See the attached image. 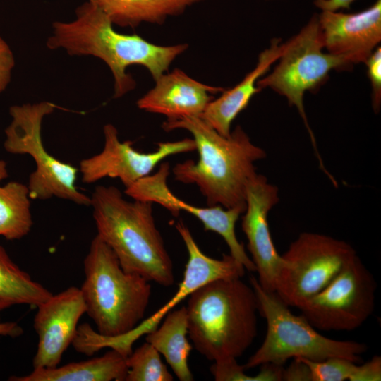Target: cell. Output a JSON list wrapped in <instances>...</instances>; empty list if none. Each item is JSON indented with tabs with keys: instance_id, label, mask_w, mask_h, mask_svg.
I'll use <instances>...</instances> for the list:
<instances>
[{
	"instance_id": "3",
	"label": "cell",
	"mask_w": 381,
	"mask_h": 381,
	"mask_svg": "<svg viewBox=\"0 0 381 381\" xmlns=\"http://www.w3.org/2000/svg\"><path fill=\"white\" fill-rule=\"evenodd\" d=\"M90 205L97 234L126 272L164 286L175 281L172 260L153 215V203L127 200L115 186H98Z\"/></svg>"
},
{
	"instance_id": "5",
	"label": "cell",
	"mask_w": 381,
	"mask_h": 381,
	"mask_svg": "<svg viewBox=\"0 0 381 381\" xmlns=\"http://www.w3.org/2000/svg\"><path fill=\"white\" fill-rule=\"evenodd\" d=\"M80 288L86 313L106 337H119L143 319L152 294L150 282L126 272L109 246L96 235L84 259Z\"/></svg>"
},
{
	"instance_id": "1",
	"label": "cell",
	"mask_w": 381,
	"mask_h": 381,
	"mask_svg": "<svg viewBox=\"0 0 381 381\" xmlns=\"http://www.w3.org/2000/svg\"><path fill=\"white\" fill-rule=\"evenodd\" d=\"M166 131L184 129L190 133L199 159L175 164L174 179L186 184H195L208 206L246 210V188L257 174L254 165L266 157V152L254 145L239 126L224 137L201 118L183 117L162 123Z\"/></svg>"
},
{
	"instance_id": "21",
	"label": "cell",
	"mask_w": 381,
	"mask_h": 381,
	"mask_svg": "<svg viewBox=\"0 0 381 381\" xmlns=\"http://www.w3.org/2000/svg\"><path fill=\"white\" fill-rule=\"evenodd\" d=\"M202 0H87L105 13L113 25L135 28L143 22L162 24Z\"/></svg>"
},
{
	"instance_id": "12",
	"label": "cell",
	"mask_w": 381,
	"mask_h": 381,
	"mask_svg": "<svg viewBox=\"0 0 381 381\" xmlns=\"http://www.w3.org/2000/svg\"><path fill=\"white\" fill-rule=\"evenodd\" d=\"M104 147L97 155L83 159L79 171L82 181L92 183L105 177L117 178L127 188L154 170L166 157L195 151L193 138L161 142L155 152H141L130 140L121 142L116 128L111 123L103 128Z\"/></svg>"
},
{
	"instance_id": "18",
	"label": "cell",
	"mask_w": 381,
	"mask_h": 381,
	"mask_svg": "<svg viewBox=\"0 0 381 381\" xmlns=\"http://www.w3.org/2000/svg\"><path fill=\"white\" fill-rule=\"evenodd\" d=\"M280 42L279 39L272 40L270 47L259 54L255 68L236 86L224 90L219 98L213 99L200 118L220 135L228 137L233 121L248 107L252 97L261 91L257 86L258 80L279 58L282 50Z\"/></svg>"
},
{
	"instance_id": "29",
	"label": "cell",
	"mask_w": 381,
	"mask_h": 381,
	"mask_svg": "<svg viewBox=\"0 0 381 381\" xmlns=\"http://www.w3.org/2000/svg\"><path fill=\"white\" fill-rule=\"evenodd\" d=\"M14 66L13 54L8 44L0 36V94L6 90L10 83Z\"/></svg>"
},
{
	"instance_id": "15",
	"label": "cell",
	"mask_w": 381,
	"mask_h": 381,
	"mask_svg": "<svg viewBox=\"0 0 381 381\" xmlns=\"http://www.w3.org/2000/svg\"><path fill=\"white\" fill-rule=\"evenodd\" d=\"M279 190L267 178L257 174L246 188V207L241 228L248 240V248L258 272V281L265 290L274 291L275 280L281 266L269 229L267 215L279 202Z\"/></svg>"
},
{
	"instance_id": "6",
	"label": "cell",
	"mask_w": 381,
	"mask_h": 381,
	"mask_svg": "<svg viewBox=\"0 0 381 381\" xmlns=\"http://www.w3.org/2000/svg\"><path fill=\"white\" fill-rule=\"evenodd\" d=\"M250 284L255 292L259 311L266 320L267 332L262 345L244 365L246 370L267 363L284 365L294 358L322 361L341 357L357 363L368 351L364 343L323 336L302 314H293L274 291L264 289L256 277L250 276Z\"/></svg>"
},
{
	"instance_id": "9",
	"label": "cell",
	"mask_w": 381,
	"mask_h": 381,
	"mask_svg": "<svg viewBox=\"0 0 381 381\" xmlns=\"http://www.w3.org/2000/svg\"><path fill=\"white\" fill-rule=\"evenodd\" d=\"M348 243L332 236L303 232L282 255L274 292L298 308L324 289L356 257Z\"/></svg>"
},
{
	"instance_id": "20",
	"label": "cell",
	"mask_w": 381,
	"mask_h": 381,
	"mask_svg": "<svg viewBox=\"0 0 381 381\" xmlns=\"http://www.w3.org/2000/svg\"><path fill=\"white\" fill-rule=\"evenodd\" d=\"M188 313L186 306L169 312L159 327L147 334L145 340L164 357L181 381H192L193 375L188 364L192 350L187 335Z\"/></svg>"
},
{
	"instance_id": "14",
	"label": "cell",
	"mask_w": 381,
	"mask_h": 381,
	"mask_svg": "<svg viewBox=\"0 0 381 381\" xmlns=\"http://www.w3.org/2000/svg\"><path fill=\"white\" fill-rule=\"evenodd\" d=\"M37 307L34 329L38 342L33 369L55 368L76 334L78 321L86 312L85 301L80 288L70 286Z\"/></svg>"
},
{
	"instance_id": "19",
	"label": "cell",
	"mask_w": 381,
	"mask_h": 381,
	"mask_svg": "<svg viewBox=\"0 0 381 381\" xmlns=\"http://www.w3.org/2000/svg\"><path fill=\"white\" fill-rule=\"evenodd\" d=\"M126 357L110 349L102 356L71 362L52 368H35L28 375L8 377L9 381H125Z\"/></svg>"
},
{
	"instance_id": "24",
	"label": "cell",
	"mask_w": 381,
	"mask_h": 381,
	"mask_svg": "<svg viewBox=\"0 0 381 381\" xmlns=\"http://www.w3.org/2000/svg\"><path fill=\"white\" fill-rule=\"evenodd\" d=\"M125 381H172L174 377L161 360L160 353L145 342L126 358Z\"/></svg>"
},
{
	"instance_id": "13",
	"label": "cell",
	"mask_w": 381,
	"mask_h": 381,
	"mask_svg": "<svg viewBox=\"0 0 381 381\" xmlns=\"http://www.w3.org/2000/svg\"><path fill=\"white\" fill-rule=\"evenodd\" d=\"M170 165L163 162L155 174H150L126 188L125 194L133 200L157 203L174 216L185 211L199 219L205 231L220 235L227 244L230 255L249 272H255L253 260L247 255L243 243L239 242L235 225L245 210L240 207L226 209L219 205L200 207L177 198L167 186Z\"/></svg>"
},
{
	"instance_id": "28",
	"label": "cell",
	"mask_w": 381,
	"mask_h": 381,
	"mask_svg": "<svg viewBox=\"0 0 381 381\" xmlns=\"http://www.w3.org/2000/svg\"><path fill=\"white\" fill-rule=\"evenodd\" d=\"M349 381H380L381 380V357L373 356L370 361L358 365L351 374Z\"/></svg>"
},
{
	"instance_id": "33",
	"label": "cell",
	"mask_w": 381,
	"mask_h": 381,
	"mask_svg": "<svg viewBox=\"0 0 381 381\" xmlns=\"http://www.w3.org/2000/svg\"><path fill=\"white\" fill-rule=\"evenodd\" d=\"M8 176L6 162L0 159V182Z\"/></svg>"
},
{
	"instance_id": "11",
	"label": "cell",
	"mask_w": 381,
	"mask_h": 381,
	"mask_svg": "<svg viewBox=\"0 0 381 381\" xmlns=\"http://www.w3.org/2000/svg\"><path fill=\"white\" fill-rule=\"evenodd\" d=\"M175 228L188 253L183 277L175 295L152 315L140 322L130 332L119 337L102 336L100 344L103 349L116 350L128 357L133 351V344L140 337L156 329L162 318L172 308L198 288L214 280L241 278L244 275L245 267L230 254H223L221 259L206 255L182 221L176 223Z\"/></svg>"
},
{
	"instance_id": "26",
	"label": "cell",
	"mask_w": 381,
	"mask_h": 381,
	"mask_svg": "<svg viewBox=\"0 0 381 381\" xmlns=\"http://www.w3.org/2000/svg\"><path fill=\"white\" fill-rule=\"evenodd\" d=\"M308 366L311 381L349 380L356 363L341 357H330L322 361L299 358Z\"/></svg>"
},
{
	"instance_id": "16",
	"label": "cell",
	"mask_w": 381,
	"mask_h": 381,
	"mask_svg": "<svg viewBox=\"0 0 381 381\" xmlns=\"http://www.w3.org/2000/svg\"><path fill=\"white\" fill-rule=\"evenodd\" d=\"M318 16L328 53L365 62L381 41V0L353 13L322 11Z\"/></svg>"
},
{
	"instance_id": "23",
	"label": "cell",
	"mask_w": 381,
	"mask_h": 381,
	"mask_svg": "<svg viewBox=\"0 0 381 381\" xmlns=\"http://www.w3.org/2000/svg\"><path fill=\"white\" fill-rule=\"evenodd\" d=\"M28 186L11 181L0 186V236L7 240L25 236L33 224Z\"/></svg>"
},
{
	"instance_id": "7",
	"label": "cell",
	"mask_w": 381,
	"mask_h": 381,
	"mask_svg": "<svg viewBox=\"0 0 381 381\" xmlns=\"http://www.w3.org/2000/svg\"><path fill=\"white\" fill-rule=\"evenodd\" d=\"M56 106L49 102L13 105L9 109L11 121L5 130L4 147L6 152L28 155L35 170L30 175L28 189L33 200L56 197L80 205L90 206V197L75 186L78 169L50 155L42 138V123Z\"/></svg>"
},
{
	"instance_id": "4",
	"label": "cell",
	"mask_w": 381,
	"mask_h": 381,
	"mask_svg": "<svg viewBox=\"0 0 381 381\" xmlns=\"http://www.w3.org/2000/svg\"><path fill=\"white\" fill-rule=\"evenodd\" d=\"M186 307L189 338L210 361L237 359L257 336V296L241 278L205 284L188 296Z\"/></svg>"
},
{
	"instance_id": "2",
	"label": "cell",
	"mask_w": 381,
	"mask_h": 381,
	"mask_svg": "<svg viewBox=\"0 0 381 381\" xmlns=\"http://www.w3.org/2000/svg\"><path fill=\"white\" fill-rule=\"evenodd\" d=\"M113 25L105 13L85 1L76 8L74 20L53 23L47 46L63 49L71 56H92L102 60L113 74L115 98L135 87L134 79L126 73L128 66L146 68L156 80L188 47L186 44L157 45L135 34L119 33Z\"/></svg>"
},
{
	"instance_id": "32",
	"label": "cell",
	"mask_w": 381,
	"mask_h": 381,
	"mask_svg": "<svg viewBox=\"0 0 381 381\" xmlns=\"http://www.w3.org/2000/svg\"><path fill=\"white\" fill-rule=\"evenodd\" d=\"M23 334V329L20 325L13 321H0V336L18 337Z\"/></svg>"
},
{
	"instance_id": "17",
	"label": "cell",
	"mask_w": 381,
	"mask_h": 381,
	"mask_svg": "<svg viewBox=\"0 0 381 381\" xmlns=\"http://www.w3.org/2000/svg\"><path fill=\"white\" fill-rule=\"evenodd\" d=\"M155 87L137 102L139 109L163 114L167 120L183 117H200L213 94L222 92V87L200 83L180 69L164 73L156 80Z\"/></svg>"
},
{
	"instance_id": "25",
	"label": "cell",
	"mask_w": 381,
	"mask_h": 381,
	"mask_svg": "<svg viewBox=\"0 0 381 381\" xmlns=\"http://www.w3.org/2000/svg\"><path fill=\"white\" fill-rule=\"evenodd\" d=\"M254 376L245 373L244 365L237 363L236 358H229L214 362L210 370L217 381H282L284 367L272 363L262 364Z\"/></svg>"
},
{
	"instance_id": "8",
	"label": "cell",
	"mask_w": 381,
	"mask_h": 381,
	"mask_svg": "<svg viewBox=\"0 0 381 381\" xmlns=\"http://www.w3.org/2000/svg\"><path fill=\"white\" fill-rule=\"evenodd\" d=\"M323 48L318 16L315 15L297 35L282 44L278 64L271 73L257 82V86L261 90L270 87L284 96L290 105L296 107L310 136L322 169L325 166L308 123L303 96L306 91L315 90L325 83L332 70L349 69L353 65L347 57L325 53Z\"/></svg>"
},
{
	"instance_id": "10",
	"label": "cell",
	"mask_w": 381,
	"mask_h": 381,
	"mask_svg": "<svg viewBox=\"0 0 381 381\" xmlns=\"http://www.w3.org/2000/svg\"><path fill=\"white\" fill-rule=\"evenodd\" d=\"M376 282L357 255L320 292L298 309L321 331H351L374 311Z\"/></svg>"
},
{
	"instance_id": "27",
	"label": "cell",
	"mask_w": 381,
	"mask_h": 381,
	"mask_svg": "<svg viewBox=\"0 0 381 381\" xmlns=\"http://www.w3.org/2000/svg\"><path fill=\"white\" fill-rule=\"evenodd\" d=\"M367 75L372 86L373 107L379 111L381 102V49L377 47L365 61Z\"/></svg>"
},
{
	"instance_id": "31",
	"label": "cell",
	"mask_w": 381,
	"mask_h": 381,
	"mask_svg": "<svg viewBox=\"0 0 381 381\" xmlns=\"http://www.w3.org/2000/svg\"><path fill=\"white\" fill-rule=\"evenodd\" d=\"M355 0H315V5L322 11H337L339 9L349 10Z\"/></svg>"
},
{
	"instance_id": "30",
	"label": "cell",
	"mask_w": 381,
	"mask_h": 381,
	"mask_svg": "<svg viewBox=\"0 0 381 381\" xmlns=\"http://www.w3.org/2000/svg\"><path fill=\"white\" fill-rule=\"evenodd\" d=\"M285 381H311V374L307 364L299 358H294L287 368H284Z\"/></svg>"
},
{
	"instance_id": "22",
	"label": "cell",
	"mask_w": 381,
	"mask_h": 381,
	"mask_svg": "<svg viewBox=\"0 0 381 381\" xmlns=\"http://www.w3.org/2000/svg\"><path fill=\"white\" fill-rule=\"evenodd\" d=\"M52 295L20 269L0 245V311L16 305L37 307Z\"/></svg>"
}]
</instances>
